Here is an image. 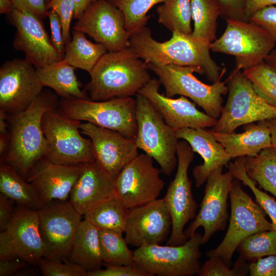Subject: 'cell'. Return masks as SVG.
Instances as JSON below:
<instances>
[{"label":"cell","instance_id":"cell-32","mask_svg":"<svg viewBox=\"0 0 276 276\" xmlns=\"http://www.w3.org/2000/svg\"><path fill=\"white\" fill-rule=\"evenodd\" d=\"M244 166L248 177L264 190L276 197V149L261 150L255 156L244 157Z\"/></svg>","mask_w":276,"mask_h":276},{"label":"cell","instance_id":"cell-10","mask_svg":"<svg viewBox=\"0 0 276 276\" xmlns=\"http://www.w3.org/2000/svg\"><path fill=\"white\" fill-rule=\"evenodd\" d=\"M226 27L211 44V51L233 55L236 67L245 70L264 61L275 42L268 32L250 21L226 19Z\"/></svg>","mask_w":276,"mask_h":276},{"label":"cell","instance_id":"cell-17","mask_svg":"<svg viewBox=\"0 0 276 276\" xmlns=\"http://www.w3.org/2000/svg\"><path fill=\"white\" fill-rule=\"evenodd\" d=\"M73 29L88 35L107 51H118L129 46L130 34L125 29L124 14L108 0H97L91 4Z\"/></svg>","mask_w":276,"mask_h":276},{"label":"cell","instance_id":"cell-20","mask_svg":"<svg viewBox=\"0 0 276 276\" xmlns=\"http://www.w3.org/2000/svg\"><path fill=\"white\" fill-rule=\"evenodd\" d=\"M79 129L91 141L95 160L115 179L139 154L135 139L89 122L81 123Z\"/></svg>","mask_w":276,"mask_h":276},{"label":"cell","instance_id":"cell-27","mask_svg":"<svg viewBox=\"0 0 276 276\" xmlns=\"http://www.w3.org/2000/svg\"><path fill=\"white\" fill-rule=\"evenodd\" d=\"M68 261L81 266L87 272L101 269L104 264L99 230L85 219L82 220L76 233Z\"/></svg>","mask_w":276,"mask_h":276},{"label":"cell","instance_id":"cell-4","mask_svg":"<svg viewBox=\"0 0 276 276\" xmlns=\"http://www.w3.org/2000/svg\"><path fill=\"white\" fill-rule=\"evenodd\" d=\"M135 96L136 146L154 159L161 172L169 176L177 165L178 139L175 131L165 122L146 97L140 93Z\"/></svg>","mask_w":276,"mask_h":276},{"label":"cell","instance_id":"cell-49","mask_svg":"<svg viewBox=\"0 0 276 276\" xmlns=\"http://www.w3.org/2000/svg\"><path fill=\"white\" fill-rule=\"evenodd\" d=\"M14 201L0 193V231H5L13 219L16 209Z\"/></svg>","mask_w":276,"mask_h":276},{"label":"cell","instance_id":"cell-40","mask_svg":"<svg viewBox=\"0 0 276 276\" xmlns=\"http://www.w3.org/2000/svg\"><path fill=\"white\" fill-rule=\"evenodd\" d=\"M245 260L240 257L233 268L230 269L223 260L216 257H210L201 266L197 273L199 276H244L248 272Z\"/></svg>","mask_w":276,"mask_h":276},{"label":"cell","instance_id":"cell-45","mask_svg":"<svg viewBox=\"0 0 276 276\" xmlns=\"http://www.w3.org/2000/svg\"><path fill=\"white\" fill-rule=\"evenodd\" d=\"M249 19L266 30L276 43V7H265L253 13Z\"/></svg>","mask_w":276,"mask_h":276},{"label":"cell","instance_id":"cell-26","mask_svg":"<svg viewBox=\"0 0 276 276\" xmlns=\"http://www.w3.org/2000/svg\"><path fill=\"white\" fill-rule=\"evenodd\" d=\"M245 131L228 133L212 132L232 158L255 156L264 149L272 147L266 120L245 125Z\"/></svg>","mask_w":276,"mask_h":276},{"label":"cell","instance_id":"cell-16","mask_svg":"<svg viewBox=\"0 0 276 276\" xmlns=\"http://www.w3.org/2000/svg\"><path fill=\"white\" fill-rule=\"evenodd\" d=\"M36 67L26 59L7 61L0 68V109L8 114L22 111L41 93Z\"/></svg>","mask_w":276,"mask_h":276},{"label":"cell","instance_id":"cell-5","mask_svg":"<svg viewBox=\"0 0 276 276\" xmlns=\"http://www.w3.org/2000/svg\"><path fill=\"white\" fill-rule=\"evenodd\" d=\"M226 80L227 101L211 131L231 133L240 126L276 117V107L256 93L241 69L236 67Z\"/></svg>","mask_w":276,"mask_h":276},{"label":"cell","instance_id":"cell-19","mask_svg":"<svg viewBox=\"0 0 276 276\" xmlns=\"http://www.w3.org/2000/svg\"><path fill=\"white\" fill-rule=\"evenodd\" d=\"M9 15L16 29L13 48L22 52L25 59L36 68L63 59L53 46L40 18L31 12L14 8Z\"/></svg>","mask_w":276,"mask_h":276},{"label":"cell","instance_id":"cell-53","mask_svg":"<svg viewBox=\"0 0 276 276\" xmlns=\"http://www.w3.org/2000/svg\"><path fill=\"white\" fill-rule=\"evenodd\" d=\"M97 0H74V18L78 19L85 11Z\"/></svg>","mask_w":276,"mask_h":276},{"label":"cell","instance_id":"cell-1","mask_svg":"<svg viewBox=\"0 0 276 276\" xmlns=\"http://www.w3.org/2000/svg\"><path fill=\"white\" fill-rule=\"evenodd\" d=\"M211 44L192 34L178 32H172L171 38L166 41H157L145 26L130 35L128 47L146 64L197 67L203 72L209 81L215 83L222 78L226 70H222L211 57Z\"/></svg>","mask_w":276,"mask_h":276},{"label":"cell","instance_id":"cell-8","mask_svg":"<svg viewBox=\"0 0 276 276\" xmlns=\"http://www.w3.org/2000/svg\"><path fill=\"white\" fill-rule=\"evenodd\" d=\"M231 215L228 227L220 244L206 252L208 257L221 259L226 264L240 243L257 232L273 229L266 218V213L242 188L240 180H233L229 194Z\"/></svg>","mask_w":276,"mask_h":276},{"label":"cell","instance_id":"cell-13","mask_svg":"<svg viewBox=\"0 0 276 276\" xmlns=\"http://www.w3.org/2000/svg\"><path fill=\"white\" fill-rule=\"evenodd\" d=\"M45 259L68 261L72 243L82 221L81 216L70 201L54 200L38 210Z\"/></svg>","mask_w":276,"mask_h":276},{"label":"cell","instance_id":"cell-15","mask_svg":"<svg viewBox=\"0 0 276 276\" xmlns=\"http://www.w3.org/2000/svg\"><path fill=\"white\" fill-rule=\"evenodd\" d=\"M161 170L146 153L138 154L115 179V194L130 209L158 198L164 187Z\"/></svg>","mask_w":276,"mask_h":276},{"label":"cell","instance_id":"cell-47","mask_svg":"<svg viewBox=\"0 0 276 276\" xmlns=\"http://www.w3.org/2000/svg\"><path fill=\"white\" fill-rule=\"evenodd\" d=\"M250 276H276V255L260 258L248 265Z\"/></svg>","mask_w":276,"mask_h":276},{"label":"cell","instance_id":"cell-30","mask_svg":"<svg viewBox=\"0 0 276 276\" xmlns=\"http://www.w3.org/2000/svg\"><path fill=\"white\" fill-rule=\"evenodd\" d=\"M107 52L103 44L93 43L86 38L84 33L73 30L72 38L65 45L62 60L90 74L100 58Z\"/></svg>","mask_w":276,"mask_h":276},{"label":"cell","instance_id":"cell-21","mask_svg":"<svg viewBox=\"0 0 276 276\" xmlns=\"http://www.w3.org/2000/svg\"><path fill=\"white\" fill-rule=\"evenodd\" d=\"M159 79H151L139 91L146 97L175 131L184 128H205L213 127L217 119L199 110L194 103L180 96L174 99L159 91Z\"/></svg>","mask_w":276,"mask_h":276},{"label":"cell","instance_id":"cell-14","mask_svg":"<svg viewBox=\"0 0 276 276\" xmlns=\"http://www.w3.org/2000/svg\"><path fill=\"white\" fill-rule=\"evenodd\" d=\"M223 166L213 170L206 182L200 210L193 221L184 231L187 240L200 226L203 228L202 244L208 242L217 232L224 231L228 218L227 199L234 177L228 170L222 173Z\"/></svg>","mask_w":276,"mask_h":276},{"label":"cell","instance_id":"cell-55","mask_svg":"<svg viewBox=\"0 0 276 276\" xmlns=\"http://www.w3.org/2000/svg\"><path fill=\"white\" fill-rule=\"evenodd\" d=\"M266 122L270 130L272 146L276 149V117L267 120Z\"/></svg>","mask_w":276,"mask_h":276},{"label":"cell","instance_id":"cell-2","mask_svg":"<svg viewBox=\"0 0 276 276\" xmlns=\"http://www.w3.org/2000/svg\"><path fill=\"white\" fill-rule=\"evenodd\" d=\"M55 102L54 97L41 92L26 109L8 116L9 144L1 160L13 167L25 179L48 152L42 119L45 112L55 109Z\"/></svg>","mask_w":276,"mask_h":276},{"label":"cell","instance_id":"cell-52","mask_svg":"<svg viewBox=\"0 0 276 276\" xmlns=\"http://www.w3.org/2000/svg\"><path fill=\"white\" fill-rule=\"evenodd\" d=\"M273 5H276V0H247L245 8L246 15L249 18L255 12Z\"/></svg>","mask_w":276,"mask_h":276},{"label":"cell","instance_id":"cell-41","mask_svg":"<svg viewBox=\"0 0 276 276\" xmlns=\"http://www.w3.org/2000/svg\"><path fill=\"white\" fill-rule=\"evenodd\" d=\"M38 265L45 276H87L83 268L69 261L63 263L43 258Z\"/></svg>","mask_w":276,"mask_h":276},{"label":"cell","instance_id":"cell-18","mask_svg":"<svg viewBox=\"0 0 276 276\" xmlns=\"http://www.w3.org/2000/svg\"><path fill=\"white\" fill-rule=\"evenodd\" d=\"M172 225L164 198H157L129 209L124 238L128 245L136 248L144 244H159L168 239Z\"/></svg>","mask_w":276,"mask_h":276},{"label":"cell","instance_id":"cell-23","mask_svg":"<svg viewBox=\"0 0 276 276\" xmlns=\"http://www.w3.org/2000/svg\"><path fill=\"white\" fill-rule=\"evenodd\" d=\"M82 170L74 186L69 201L84 215L94 206L115 195V178L94 161L81 164Z\"/></svg>","mask_w":276,"mask_h":276},{"label":"cell","instance_id":"cell-22","mask_svg":"<svg viewBox=\"0 0 276 276\" xmlns=\"http://www.w3.org/2000/svg\"><path fill=\"white\" fill-rule=\"evenodd\" d=\"M80 165H61L43 158L29 172L26 180L37 189L43 204L54 200H67L80 175Z\"/></svg>","mask_w":276,"mask_h":276},{"label":"cell","instance_id":"cell-46","mask_svg":"<svg viewBox=\"0 0 276 276\" xmlns=\"http://www.w3.org/2000/svg\"><path fill=\"white\" fill-rule=\"evenodd\" d=\"M47 17L49 19L51 31V43L57 51L63 56L66 44L63 37L62 25L60 17L52 9L48 10Z\"/></svg>","mask_w":276,"mask_h":276},{"label":"cell","instance_id":"cell-59","mask_svg":"<svg viewBox=\"0 0 276 276\" xmlns=\"http://www.w3.org/2000/svg\"><path fill=\"white\" fill-rule=\"evenodd\" d=\"M46 4L48 3L50 0H45Z\"/></svg>","mask_w":276,"mask_h":276},{"label":"cell","instance_id":"cell-42","mask_svg":"<svg viewBox=\"0 0 276 276\" xmlns=\"http://www.w3.org/2000/svg\"><path fill=\"white\" fill-rule=\"evenodd\" d=\"M47 10H54L59 16L62 21V34L65 44L71 39V24L75 9L74 0H50L46 4Z\"/></svg>","mask_w":276,"mask_h":276},{"label":"cell","instance_id":"cell-36","mask_svg":"<svg viewBox=\"0 0 276 276\" xmlns=\"http://www.w3.org/2000/svg\"><path fill=\"white\" fill-rule=\"evenodd\" d=\"M123 13L125 27L130 35L146 26L150 16L148 11L165 0H108Z\"/></svg>","mask_w":276,"mask_h":276},{"label":"cell","instance_id":"cell-35","mask_svg":"<svg viewBox=\"0 0 276 276\" xmlns=\"http://www.w3.org/2000/svg\"><path fill=\"white\" fill-rule=\"evenodd\" d=\"M99 242L104 264L122 265L134 263L133 251L128 248L122 233L99 230Z\"/></svg>","mask_w":276,"mask_h":276},{"label":"cell","instance_id":"cell-28","mask_svg":"<svg viewBox=\"0 0 276 276\" xmlns=\"http://www.w3.org/2000/svg\"><path fill=\"white\" fill-rule=\"evenodd\" d=\"M75 68L62 60L36 68V72L42 86L51 88L64 99H85L86 92L81 88Z\"/></svg>","mask_w":276,"mask_h":276},{"label":"cell","instance_id":"cell-31","mask_svg":"<svg viewBox=\"0 0 276 276\" xmlns=\"http://www.w3.org/2000/svg\"><path fill=\"white\" fill-rule=\"evenodd\" d=\"M129 209L115 195L103 200L84 215V219L99 230L124 233Z\"/></svg>","mask_w":276,"mask_h":276},{"label":"cell","instance_id":"cell-43","mask_svg":"<svg viewBox=\"0 0 276 276\" xmlns=\"http://www.w3.org/2000/svg\"><path fill=\"white\" fill-rule=\"evenodd\" d=\"M103 265L105 266V268L87 272V276H150L138 267L134 263L122 265Z\"/></svg>","mask_w":276,"mask_h":276},{"label":"cell","instance_id":"cell-3","mask_svg":"<svg viewBox=\"0 0 276 276\" xmlns=\"http://www.w3.org/2000/svg\"><path fill=\"white\" fill-rule=\"evenodd\" d=\"M148 70L129 47L107 51L90 73L85 89L93 101L131 97L151 79Z\"/></svg>","mask_w":276,"mask_h":276},{"label":"cell","instance_id":"cell-54","mask_svg":"<svg viewBox=\"0 0 276 276\" xmlns=\"http://www.w3.org/2000/svg\"><path fill=\"white\" fill-rule=\"evenodd\" d=\"M8 114L0 109V135L9 134Z\"/></svg>","mask_w":276,"mask_h":276},{"label":"cell","instance_id":"cell-57","mask_svg":"<svg viewBox=\"0 0 276 276\" xmlns=\"http://www.w3.org/2000/svg\"><path fill=\"white\" fill-rule=\"evenodd\" d=\"M9 144V138L8 135H0V154L2 157L7 152Z\"/></svg>","mask_w":276,"mask_h":276},{"label":"cell","instance_id":"cell-50","mask_svg":"<svg viewBox=\"0 0 276 276\" xmlns=\"http://www.w3.org/2000/svg\"><path fill=\"white\" fill-rule=\"evenodd\" d=\"M16 258H20L11 238L6 231L1 232L0 259Z\"/></svg>","mask_w":276,"mask_h":276},{"label":"cell","instance_id":"cell-56","mask_svg":"<svg viewBox=\"0 0 276 276\" xmlns=\"http://www.w3.org/2000/svg\"><path fill=\"white\" fill-rule=\"evenodd\" d=\"M14 9L11 0H0V14H10Z\"/></svg>","mask_w":276,"mask_h":276},{"label":"cell","instance_id":"cell-58","mask_svg":"<svg viewBox=\"0 0 276 276\" xmlns=\"http://www.w3.org/2000/svg\"><path fill=\"white\" fill-rule=\"evenodd\" d=\"M266 62L271 68L276 71V49H273L265 58Z\"/></svg>","mask_w":276,"mask_h":276},{"label":"cell","instance_id":"cell-48","mask_svg":"<svg viewBox=\"0 0 276 276\" xmlns=\"http://www.w3.org/2000/svg\"><path fill=\"white\" fill-rule=\"evenodd\" d=\"M14 9L32 13L39 18L47 17L45 0H11Z\"/></svg>","mask_w":276,"mask_h":276},{"label":"cell","instance_id":"cell-11","mask_svg":"<svg viewBox=\"0 0 276 276\" xmlns=\"http://www.w3.org/2000/svg\"><path fill=\"white\" fill-rule=\"evenodd\" d=\"M80 123L55 109L45 112L42 128L48 152L44 158L53 163L68 165L94 161L91 141L80 134Z\"/></svg>","mask_w":276,"mask_h":276},{"label":"cell","instance_id":"cell-51","mask_svg":"<svg viewBox=\"0 0 276 276\" xmlns=\"http://www.w3.org/2000/svg\"><path fill=\"white\" fill-rule=\"evenodd\" d=\"M27 263L20 258L0 259V276L11 275L26 267Z\"/></svg>","mask_w":276,"mask_h":276},{"label":"cell","instance_id":"cell-12","mask_svg":"<svg viewBox=\"0 0 276 276\" xmlns=\"http://www.w3.org/2000/svg\"><path fill=\"white\" fill-rule=\"evenodd\" d=\"M194 151L185 140L178 141L177 147V168L173 180L163 198L172 219V229L167 245H180L187 240L184 228L196 216L197 204L192 191L188 169L194 158Z\"/></svg>","mask_w":276,"mask_h":276},{"label":"cell","instance_id":"cell-29","mask_svg":"<svg viewBox=\"0 0 276 276\" xmlns=\"http://www.w3.org/2000/svg\"><path fill=\"white\" fill-rule=\"evenodd\" d=\"M0 192L19 205L38 210L43 205L36 187L3 160L0 166Z\"/></svg>","mask_w":276,"mask_h":276},{"label":"cell","instance_id":"cell-24","mask_svg":"<svg viewBox=\"0 0 276 276\" xmlns=\"http://www.w3.org/2000/svg\"><path fill=\"white\" fill-rule=\"evenodd\" d=\"M6 231L20 259L38 265L44 258V244L40 232L37 210L18 205Z\"/></svg>","mask_w":276,"mask_h":276},{"label":"cell","instance_id":"cell-37","mask_svg":"<svg viewBox=\"0 0 276 276\" xmlns=\"http://www.w3.org/2000/svg\"><path fill=\"white\" fill-rule=\"evenodd\" d=\"M237 249L240 257L247 261L276 255V230L256 233L243 239Z\"/></svg>","mask_w":276,"mask_h":276},{"label":"cell","instance_id":"cell-44","mask_svg":"<svg viewBox=\"0 0 276 276\" xmlns=\"http://www.w3.org/2000/svg\"><path fill=\"white\" fill-rule=\"evenodd\" d=\"M224 19L249 21L245 12L247 0H215Z\"/></svg>","mask_w":276,"mask_h":276},{"label":"cell","instance_id":"cell-34","mask_svg":"<svg viewBox=\"0 0 276 276\" xmlns=\"http://www.w3.org/2000/svg\"><path fill=\"white\" fill-rule=\"evenodd\" d=\"M156 11L158 22L172 32L192 34L191 0H165Z\"/></svg>","mask_w":276,"mask_h":276},{"label":"cell","instance_id":"cell-33","mask_svg":"<svg viewBox=\"0 0 276 276\" xmlns=\"http://www.w3.org/2000/svg\"><path fill=\"white\" fill-rule=\"evenodd\" d=\"M194 29L192 35L211 43L216 39L220 8L215 0H191Z\"/></svg>","mask_w":276,"mask_h":276},{"label":"cell","instance_id":"cell-38","mask_svg":"<svg viewBox=\"0 0 276 276\" xmlns=\"http://www.w3.org/2000/svg\"><path fill=\"white\" fill-rule=\"evenodd\" d=\"M256 93L267 103L276 107V71L264 61L243 71Z\"/></svg>","mask_w":276,"mask_h":276},{"label":"cell","instance_id":"cell-39","mask_svg":"<svg viewBox=\"0 0 276 276\" xmlns=\"http://www.w3.org/2000/svg\"><path fill=\"white\" fill-rule=\"evenodd\" d=\"M228 168L235 179L242 181L243 184L250 188L257 203L270 217L273 229L276 230V200L258 189L254 181L248 177L244 166V157L237 158L234 163H229Z\"/></svg>","mask_w":276,"mask_h":276},{"label":"cell","instance_id":"cell-6","mask_svg":"<svg viewBox=\"0 0 276 276\" xmlns=\"http://www.w3.org/2000/svg\"><path fill=\"white\" fill-rule=\"evenodd\" d=\"M149 70L158 77L165 88V95L173 98L182 96L192 100L201 107L209 116L218 119L223 109L222 96L228 93L226 80L221 79L212 84H206L198 79L193 74L204 75L197 67L169 64L155 66L147 64Z\"/></svg>","mask_w":276,"mask_h":276},{"label":"cell","instance_id":"cell-25","mask_svg":"<svg viewBox=\"0 0 276 276\" xmlns=\"http://www.w3.org/2000/svg\"><path fill=\"white\" fill-rule=\"evenodd\" d=\"M175 134L178 140L187 141L194 152L198 153L203 160L202 164L195 166L193 170L197 188L206 182L213 170L227 165L231 159L210 130L184 128L175 130Z\"/></svg>","mask_w":276,"mask_h":276},{"label":"cell","instance_id":"cell-9","mask_svg":"<svg viewBox=\"0 0 276 276\" xmlns=\"http://www.w3.org/2000/svg\"><path fill=\"white\" fill-rule=\"evenodd\" d=\"M135 110V99L126 97L100 101L63 99L59 111L71 119L89 122L135 139L137 131Z\"/></svg>","mask_w":276,"mask_h":276},{"label":"cell","instance_id":"cell-7","mask_svg":"<svg viewBox=\"0 0 276 276\" xmlns=\"http://www.w3.org/2000/svg\"><path fill=\"white\" fill-rule=\"evenodd\" d=\"M202 235H194L180 245L144 244L133 251L134 263L150 276H191L201 267Z\"/></svg>","mask_w":276,"mask_h":276}]
</instances>
